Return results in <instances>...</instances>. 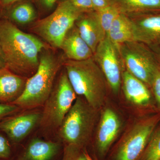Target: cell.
<instances>
[{
    "label": "cell",
    "mask_w": 160,
    "mask_h": 160,
    "mask_svg": "<svg viewBox=\"0 0 160 160\" xmlns=\"http://www.w3.org/2000/svg\"><path fill=\"white\" fill-rule=\"evenodd\" d=\"M23 110L0 122V131L4 132L13 144L22 141L39 125L42 111L37 109Z\"/></svg>",
    "instance_id": "11"
},
{
    "label": "cell",
    "mask_w": 160,
    "mask_h": 160,
    "mask_svg": "<svg viewBox=\"0 0 160 160\" xmlns=\"http://www.w3.org/2000/svg\"><path fill=\"white\" fill-rule=\"evenodd\" d=\"M98 111L84 98L78 96L58 131L63 145L86 149L96 123Z\"/></svg>",
    "instance_id": "4"
},
{
    "label": "cell",
    "mask_w": 160,
    "mask_h": 160,
    "mask_svg": "<svg viewBox=\"0 0 160 160\" xmlns=\"http://www.w3.org/2000/svg\"><path fill=\"white\" fill-rule=\"evenodd\" d=\"M91 1L94 7L95 11H98L106 8L112 3L110 0H91Z\"/></svg>",
    "instance_id": "28"
},
{
    "label": "cell",
    "mask_w": 160,
    "mask_h": 160,
    "mask_svg": "<svg viewBox=\"0 0 160 160\" xmlns=\"http://www.w3.org/2000/svg\"><path fill=\"white\" fill-rule=\"evenodd\" d=\"M20 1L21 0H0V9L1 10L6 9Z\"/></svg>",
    "instance_id": "30"
},
{
    "label": "cell",
    "mask_w": 160,
    "mask_h": 160,
    "mask_svg": "<svg viewBox=\"0 0 160 160\" xmlns=\"http://www.w3.org/2000/svg\"><path fill=\"white\" fill-rule=\"evenodd\" d=\"M2 17V10H1V9H0V18H1Z\"/></svg>",
    "instance_id": "35"
},
{
    "label": "cell",
    "mask_w": 160,
    "mask_h": 160,
    "mask_svg": "<svg viewBox=\"0 0 160 160\" xmlns=\"http://www.w3.org/2000/svg\"><path fill=\"white\" fill-rule=\"evenodd\" d=\"M118 47L107 37L101 41L93 53L96 62L102 72L107 84L115 94L119 91L122 82V66Z\"/></svg>",
    "instance_id": "9"
},
{
    "label": "cell",
    "mask_w": 160,
    "mask_h": 160,
    "mask_svg": "<svg viewBox=\"0 0 160 160\" xmlns=\"http://www.w3.org/2000/svg\"><path fill=\"white\" fill-rule=\"evenodd\" d=\"M0 47L6 68L29 78L37 70L42 52L50 46L33 35L20 30L9 20L1 18Z\"/></svg>",
    "instance_id": "1"
},
{
    "label": "cell",
    "mask_w": 160,
    "mask_h": 160,
    "mask_svg": "<svg viewBox=\"0 0 160 160\" xmlns=\"http://www.w3.org/2000/svg\"><path fill=\"white\" fill-rule=\"evenodd\" d=\"M86 154L87 160H95L94 159H93L92 158V157L91 156H90V155L89 154V152H88V151L87 150V149H86Z\"/></svg>",
    "instance_id": "32"
},
{
    "label": "cell",
    "mask_w": 160,
    "mask_h": 160,
    "mask_svg": "<svg viewBox=\"0 0 160 160\" xmlns=\"http://www.w3.org/2000/svg\"><path fill=\"white\" fill-rule=\"evenodd\" d=\"M2 18L9 20L16 26L30 24L37 18L36 10L29 0H21L2 9Z\"/></svg>",
    "instance_id": "18"
},
{
    "label": "cell",
    "mask_w": 160,
    "mask_h": 160,
    "mask_svg": "<svg viewBox=\"0 0 160 160\" xmlns=\"http://www.w3.org/2000/svg\"><path fill=\"white\" fill-rule=\"evenodd\" d=\"M151 87L158 106L160 108V65L155 72Z\"/></svg>",
    "instance_id": "26"
},
{
    "label": "cell",
    "mask_w": 160,
    "mask_h": 160,
    "mask_svg": "<svg viewBox=\"0 0 160 160\" xmlns=\"http://www.w3.org/2000/svg\"><path fill=\"white\" fill-rule=\"evenodd\" d=\"M124 9L142 12L160 10V0H117Z\"/></svg>",
    "instance_id": "21"
},
{
    "label": "cell",
    "mask_w": 160,
    "mask_h": 160,
    "mask_svg": "<svg viewBox=\"0 0 160 160\" xmlns=\"http://www.w3.org/2000/svg\"><path fill=\"white\" fill-rule=\"evenodd\" d=\"M72 5L83 13L95 11L91 0H69Z\"/></svg>",
    "instance_id": "27"
},
{
    "label": "cell",
    "mask_w": 160,
    "mask_h": 160,
    "mask_svg": "<svg viewBox=\"0 0 160 160\" xmlns=\"http://www.w3.org/2000/svg\"><path fill=\"white\" fill-rule=\"evenodd\" d=\"M160 122V113L140 120L109 152L106 160H139Z\"/></svg>",
    "instance_id": "7"
},
{
    "label": "cell",
    "mask_w": 160,
    "mask_h": 160,
    "mask_svg": "<svg viewBox=\"0 0 160 160\" xmlns=\"http://www.w3.org/2000/svg\"><path fill=\"white\" fill-rule=\"evenodd\" d=\"M122 12L120 7L114 3H112L106 8L95 11L96 18L104 39L108 37L109 30L112 22Z\"/></svg>",
    "instance_id": "20"
},
{
    "label": "cell",
    "mask_w": 160,
    "mask_h": 160,
    "mask_svg": "<svg viewBox=\"0 0 160 160\" xmlns=\"http://www.w3.org/2000/svg\"><path fill=\"white\" fill-rule=\"evenodd\" d=\"M11 155V147L9 140L0 133V160H10Z\"/></svg>",
    "instance_id": "24"
},
{
    "label": "cell",
    "mask_w": 160,
    "mask_h": 160,
    "mask_svg": "<svg viewBox=\"0 0 160 160\" xmlns=\"http://www.w3.org/2000/svg\"><path fill=\"white\" fill-rule=\"evenodd\" d=\"M51 47L44 49L40 55L37 71L28 78L20 97L12 104L22 110L42 107L53 89L59 72L63 66L64 58Z\"/></svg>",
    "instance_id": "2"
},
{
    "label": "cell",
    "mask_w": 160,
    "mask_h": 160,
    "mask_svg": "<svg viewBox=\"0 0 160 160\" xmlns=\"http://www.w3.org/2000/svg\"><path fill=\"white\" fill-rule=\"evenodd\" d=\"M144 44L130 42L118 47L127 71L151 87L153 75L160 64L154 53Z\"/></svg>",
    "instance_id": "8"
},
{
    "label": "cell",
    "mask_w": 160,
    "mask_h": 160,
    "mask_svg": "<svg viewBox=\"0 0 160 160\" xmlns=\"http://www.w3.org/2000/svg\"><path fill=\"white\" fill-rule=\"evenodd\" d=\"M63 146L60 142L34 138L16 160H55Z\"/></svg>",
    "instance_id": "13"
},
{
    "label": "cell",
    "mask_w": 160,
    "mask_h": 160,
    "mask_svg": "<svg viewBox=\"0 0 160 160\" xmlns=\"http://www.w3.org/2000/svg\"><path fill=\"white\" fill-rule=\"evenodd\" d=\"M139 160H160V125L155 129Z\"/></svg>",
    "instance_id": "22"
},
{
    "label": "cell",
    "mask_w": 160,
    "mask_h": 160,
    "mask_svg": "<svg viewBox=\"0 0 160 160\" xmlns=\"http://www.w3.org/2000/svg\"><path fill=\"white\" fill-rule=\"evenodd\" d=\"M63 66L77 95L99 110L106 101L107 82L93 57L83 61L65 60Z\"/></svg>",
    "instance_id": "3"
},
{
    "label": "cell",
    "mask_w": 160,
    "mask_h": 160,
    "mask_svg": "<svg viewBox=\"0 0 160 160\" xmlns=\"http://www.w3.org/2000/svg\"></svg>",
    "instance_id": "36"
},
{
    "label": "cell",
    "mask_w": 160,
    "mask_h": 160,
    "mask_svg": "<svg viewBox=\"0 0 160 160\" xmlns=\"http://www.w3.org/2000/svg\"><path fill=\"white\" fill-rule=\"evenodd\" d=\"M95 141L97 160H104L110 151L122 129V121L116 112L106 108L101 113Z\"/></svg>",
    "instance_id": "10"
},
{
    "label": "cell",
    "mask_w": 160,
    "mask_h": 160,
    "mask_svg": "<svg viewBox=\"0 0 160 160\" xmlns=\"http://www.w3.org/2000/svg\"><path fill=\"white\" fill-rule=\"evenodd\" d=\"M75 24L81 37L94 53L98 44L104 39L96 18L94 12L83 13Z\"/></svg>",
    "instance_id": "17"
},
{
    "label": "cell",
    "mask_w": 160,
    "mask_h": 160,
    "mask_svg": "<svg viewBox=\"0 0 160 160\" xmlns=\"http://www.w3.org/2000/svg\"><path fill=\"white\" fill-rule=\"evenodd\" d=\"M65 69L59 73L42 111L40 128L46 132L57 131L77 98Z\"/></svg>",
    "instance_id": "6"
},
{
    "label": "cell",
    "mask_w": 160,
    "mask_h": 160,
    "mask_svg": "<svg viewBox=\"0 0 160 160\" xmlns=\"http://www.w3.org/2000/svg\"><path fill=\"white\" fill-rule=\"evenodd\" d=\"M60 49L68 60L83 61L93 56V52L81 37L75 25L67 32Z\"/></svg>",
    "instance_id": "15"
},
{
    "label": "cell",
    "mask_w": 160,
    "mask_h": 160,
    "mask_svg": "<svg viewBox=\"0 0 160 160\" xmlns=\"http://www.w3.org/2000/svg\"><path fill=\"white\" fill-rule=\"evenodd\" d=\"M69 0L62 1L53 12L33 23L30 30L54 49H60L67 32L83 14Z\"/></svg>",
    "instance_id": "5"
},
{
    "label": "cell",
    "mask_w": 160,
    "mask_h": 160,
    "mask_svg": "<svg viewBox=\"0 0 160 160\" xmlns=\"http://www.w3.org/2000/svg\"><path fill=\"white\" fill-rule=\"evenodd\" d=\"M6 63H5V60L3 58L2 49L0 47V69L6 68Z\"/></svg>",
    "instance_id": "31"
},
{
    "label": "cell",
    "mask_w": 160,
    "mask_h": 160,
    "mask_svg": "<svg viewBox=\"0 0 160 160\" xmlns=\"http://www.w3.org/2000/svg\"><path fill=\"white\" fill-rule=\"evenodd\" d=\"M141 13L134 22L148 44H152L160 38V10Z\"/></svg>",
    "instance_id": "19"
},
{
    "label": "cell",
    "mask_w": 160,
    "mask_h": 160,
    "mask_svg": "<svg viewBox=\"0 0 160 160\" xmlns=\"http://www.w3.org/2000/svg\"><path fill=\"white\" fill-rule=\"evenodd\" d=\"M108 37L118 46L130 42H140L148 44L134 21L122 12L112 22Z\"/></svg>",
    "instance_id": "12"
},
{
    "label": "cell",
    "mask_w": 160,
    "mask_h": 160,
    "mask_svg": "<svg viewBox=\"0 0 160 160\" xmlns=\"http://www.w3.org/2000/svg\"><path fill=\"white\" fill-rule=\"evenodd\" d=\"M154 49L160 58V47L159 46H155Z\"/></svg>",
    "instance_id": "33"
},
{
    "label": "cell",
    "mask_w": 160,
    "mask_h": 160,
    "mask_svg": "<svg viewBox=\"0 0 160 160\" xmlns=\"http://www.w3.org/2000/svg\"><path fill=\"white\" fill-rule=\"evenodd\" d=\"M22 110L16 105L0 103V122L5 118Z\"/></svg>",
    "instance_id": "25"
},
{
    "label": "cell",
    "mask_w": 160,
    "mask_h": 160,
    "mask_svg": "<svg viewBox=\"0 0 160 160\" xmlns=\"http://www.w3.org/2000/svg\"><path fill=\"white\" fill-rule=\"evenodd\" d=\"M86 149L72 145H63L61 160H87Z\"/></svg>",
    "instance_id": "23"
},
{
    "label": "cell",
    "mask_w": 160,
    "mask_h": 160,
    "mask_svg": "<svg viewBox=\"0 0 160 160\" xmlns=\"http://www.w3.org/2000/svg\"><path fill=\"white\" fill-rule=\"evenodd\" d=\"M122 82L124 94L129 102L139 106L150 104L151 93L148 86L142 81L126 70L122 73Z\"/></svg>",
    "instance_id": "16"
},
{
    "label": "cell",
    "mask_w": 160,
    "mask_h": 160,
    "mask_svg": "<svg viewBox=\"0 0 160 160\" xmlns=\"http://www.w3.org/2000/svg\"><path fill=\"white\" fill-rule=\"evenodd\" d=\"M156 42H157L160 46V38H158L157 41H156Z\"/></svg>",
    "instance_id": "34"
},
{
    "label": "cell",
    "mask_w": 160,
    "mask_h": 160,
    "mask_svg": "<svg viewBox=\"0 0 160 160\" xmlns=\"http://www.w3.org/2000/svg\"><path fill=\"white\" fill-rule=\"evenodd\" d=\"M27 79L6 67L0 69V103L12 104L18 99L25 89Z\"/></svg>",
    "instance_id": "14"
},
{
    "label": "cell",
    "mask_w": 160,
    "mask_h": 160,
    "mask_svg": "<svg viewBox=\"0 0 160 160\" xmlns=\"http://www.w3.org/2000/svg\"><path fill=\"white\" fill-rule=\"evenodd\" d=\"M59 0H37V2L42 9L49 10L52 9Z\"/></svg>",
    "instance_id": "29"
}]
</instances>
